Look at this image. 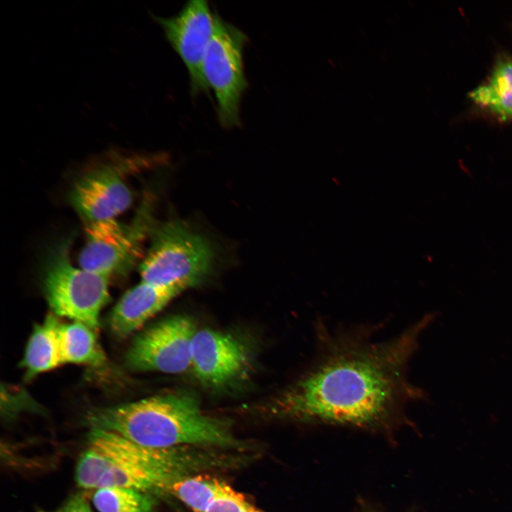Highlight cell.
<instances>
[{"label":"cell","instance_id":"cell-1","mask_svg":"<svg viewBox=\"0 0 512 512\" xmlns=\"http://www.w3.org/2000/svg\"><path fill=\"white\" fill-rule=\"evenodd\" d=\"M432 319L426 315L382 340L364 326L318 324L313 360L278 398L277 414L305 424L393 428L409 404L424 398L408 371L420 336Z\"/></svg>","mask_w":512,"mask_h":512},{"label":"cell","instance_id":"cell-2","mask_svg":"<svg viewBox=\"0 0 512 512\" xmlns=\"http://www.w3.org/2000/svg\"><path fill=\"white\" fill-rule=\"evenodd\" d=\"M75 469L85 490L125 488L154 496L169 494L180 479L214 469L239 466L242 456L233 451L196 447L153 448L119 434L91 428Z\"/></svg>","mask_w":512,"mask_h":512},{"label":"cell","instance_id":"cell-3","mask_svg":"<svg viewBox=\"0 0 512 512\" xmlns=\"http://www.w3.org/2000/svg\"><path fill=\"white\" fill-rule=\"evenodd\" d=\"M86 422L91 428L153 448L196 447L235 452L246 448L227 421L206 415L197 399L186 393L92 410Z\"/></svg>","mask_w":512,"mask_h":512},{"label":"cell","instance_id":"cell-4","mask_svg":"<svg viewBox=\"0 0 512 512\" xmlns=\"http://www.w3.org/2000/svg\"><path fill=\"white\" fill-rule=\"evenodd\" d=\"M139 272L142 280L159 286L201 283L210 273L214 253L209 242L178 220L154 227Z\"/></svg>","mask_w":512,"mask_h":512},{"label":"cell","instance_id":"cell-5","mask_svg":"<svg viewBox=\"0 0 512 512\" xmlns=\"http://www.w3.org/2000/svg\"><path fill=\"white\" fill-rule=\"evenodd\" d=\"M68 244L63 243L49 256L43 287L53 313L81 322L96 330L102 307L110 298L109 279L75 267Z\"/></svg>","mask_w":512,"mask_h":512},{"label":"cell","instance_id":"cell-6","mask_svg":"<svg viewBox=\"0 0 512 512\" xmlns=\"http://www.w3.org/2000/svg\"><path fill=\"white\" fill-rule=\"evenodd\" d=\"M246 34L215 13V28L202 64L203 75L214 92L217 115L224 128L239 127L240 101L248 83L245 77L243 52Z\"/></svg>","mask_w":512,"mask_h":512},{"label":"cell","instance_id":"cell-7","mask_svg":"<svg viewBox=\"0 0 512 512\" xmlns=\"http://www.w3.org/2000/svg\"><path fill=\"white\" fill-rule=\"evenodd\" d=\"M76 181L70 201L86 223L114 219L132 202L125 177L146 165L144 156L110 151Z\"/></svg>","mask_w":512,"mask_h":512},{"label":"cell","instance_id":"cell-8","mask_svg":"<svg viewBox=\"0 0 512 512\" xmlns=\"http://www.w3.org/2000/svg\"><path fill=\"white\" fill-rule=\"evenodd\" d=\"M152 228L148 205L132 224L115 218L86 223L80 267L108 279L125 273L139 259L142 242Z\"/></svg>","mask_w":512,"mask_h":512},{"label":"cell","instance_id":"cell-9","mask_svg":"<svg viewBox=\"0 0 512 512\" xmlns=\"http://www.w3.org/2000/svg\"><path fill=\"white\" fill-rule=\"evenodd\" d=\"M197 330L188 316L163 319L136 337L127 353L126 363L138 371L184 372L191 368V345Z\"/></svg>","mask_w":512,"mask_h":512},{"label":"cell","instance_id":"cell-10","mask_svg":"<svg viewBox=\"0 0 512 512\" xmlns=\"http://www.w3.org/2000/svg\"><path fill=\"white\" fill-rule=\"evenodd\" d=\"M171 46L184 63L192 95L207 92L209 87L202 71L203 56L213 34L215 13L204 0L187 1L175 16H154Z\"/></svg>","mask_w":512,"mask_h":512},{"label":"cell","instance_id":"cell-11","mask_svg":"<svg viewBox=\"0 0 512 512\" xmlns=\"http://www.w3.org/2000/svg\"><path fill=\"white\" fill-rule=\"evenodd\" d=\"M250 358L243 343L228 334L203 329L193 338L191 368L206 387L222 388L234 383L247 373Z\"/></svg>","mask_w":512,"mask_h":512},{"label":"cell","instance_id":"cell-12","mask_svg":"<svg viewBox=\"0 0 512 512\" xmlns=\"http://www.w3.org/2000/svg\"><path fill=\"white\" fill-rule=\"evenodd\" d=\"M186 289L179 284L159 286L142 280L114 307L109 319L112 333L119 338L128 336Z\"/></svg>","mask_w":512,"mask_h":512},{"label":"cell","instance_id":"cell-13","mask_svg":"<svg viewBox=\"0 0 512 512\" xmlns=\"http://www.w3.org/2000/svg\"><path fill=\"white\" fill-rule=\"evenodd\" d=\"M60 323L53 314L36 325L28 342L23 358L27 377L53 370L64 364L60 339Z\"/></svg>","mask_w":512,"mask_h":512},{"label":"cell","instance_id":"cell-14","mask_svg":"<svg viewBox=\"0 0 512 512\" xmlns=\"http://www.w3.org/2000/svg\"><path fill=\"white\" fill-rule=\"evenodd\" d=\"M93 329L78 321L60 324L59 339L65 363L102 365L105 356Z\"/></svg>","mask_w":512,"mask_h":512},{"label":"cell","instance_id":"cell-15","mask_svg":"<svg viewBox=\"0 0 512 512\" xmlns=\"http://www.w3.org/2000/svg\"><path fill=\"white\" fill-rule=\"evenodd\" d=\"M471 97L503 118L512 117V59L499 61L488 82L474 90Z\"/></svg>","mask_w":512,"mask_h":512},{"label":"cell","instance_id":"cell-16","mask_svg":"<svg viewBox=\"0 0 512 512\" xmlns=\"http://www.w3.org/2000/svg\"><path fill=\"white\" fill-rule=\"evenodd\" d=\"M92 505L97 512H151L156 497L139 491L104 487L93 491Z\"/></svg>","mask_w":512,"mask_h":512},{"label":"cell","instance_id":"cell-17","mask_svg":"<svg viewBox=\"0 0 512 512\" xmlns=\"http://www.w3.org/2000/svg\"><path fill=\"white\" fill-rule=\"evenodd\" d=\"M222 481L215 477L193 474L176 481L169 494L193 512H204Z\"/></svg>","mask_w":512,"mask_h":512},{"label":"cell","instance_id":"cell-18","mask_svg":"<svg viewBox=\"0 0 512 512\" xmlns=\"http://www.w3.org/2000/svg\"><path fill=\"white\" fill-rule=\"evenodd\" d=\"M204 512H265L222 481Z\"/></svg>","mask_w":512,"mask_h":512},{"label":"cell","instance_id":"cell-19","mask_svg":"<svg viewBox=\"0 0 512 512\" xmlns=\"http://www.w3.org/2000/svg\"><path fill=\"white\" fill-rule=\"evenodd\" d=\"M40 512H93V511L83 496L75 494L57 508Z\"/></svg>","mask_w":512,"mask_h":512}]
</instances>
